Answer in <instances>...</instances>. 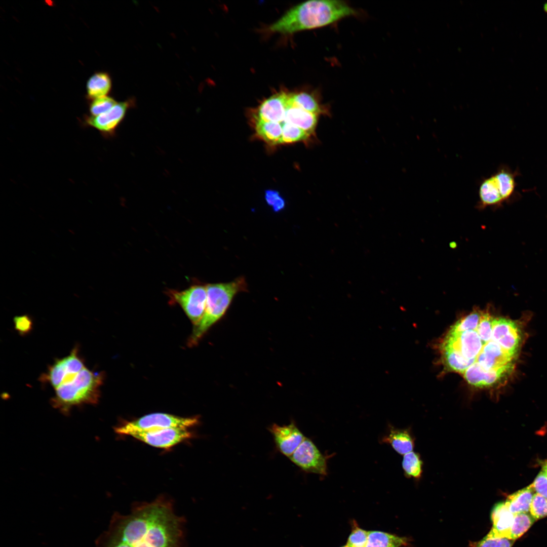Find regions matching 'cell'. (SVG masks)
<instances>
[{"instance_id": "1", "label": "cell", "mask_w": 547, "mask_h": 547, "mask_svg": "<svg viewBox=\"0 0 547 547\" xmlns=\"http://www.w3.org/2000/svg\"><path fill=\"white\" fill-rule=\"evenodd\" d=\"M185 519L171 500L160 496L138 502L129 513H114L96 547H184Z\"/></svg>"}, {"instance_id": "13", "label": "cell", "mask_w": 547, "mask_h": 547, "mask_svg": "<svg viewBox=\"0 0 547 547\" xmlns=\"http://www.w3.org/2000/svg\"><path fill=\"white\" fill-rule=\"evenodd\" d=\"M270 431L279 451L289 457L305 438L302 433L293 423L286 425L273 424Z\"/></svg>"}, {"instance_id": "3", "label": "cell", "mask_w": 547, "mask_h": 547, "mask_svg": "<svg viewBox=\"0 0 547 547\" xmlns=\"http://www.w3.org/2000/svg\"><path fill=\"white\" fill-rule=\"evenodd\" d=\"M103 380L102 373L94 372L85 367L72 380L55 389L52 405L67 414L74 406L97 404Z\"/></svg>"}, {"instance_id": "30", "label": "cell", "mask_w": 547, "mask_h": 547, "mask_svg": "<svg viewBox=\"0 0 547 547\" xmlns=\"http://www.w3.org/2000/svg\"><path fill=\"white\" fill-rule=\"evenodd\" d=\"M368 535L369 531L360 528L354 521L346 544L349 547H366Z\"/></svg>"}, {"instance_id": "25", "label": "cell", "mask_w": 547, "mask_h": 547, "mask_svg": "<svg viewBox=\"0 0 547 547\" xmlns=\"http://www.w3.org/2000/svg\"><path fill=\"white\" fill-rule=\"evenodd\" d=\"M535 521L533 517L528 513L515 514L508 538L513 540L518 538L528 530Z\"/></svg>"}, {"instance_id": "15", "label": "cell", "mask_w": 547, "mask_h": 547, "mask_svg": "<svg viewBox=\"0 0 547 547\" xmlns=\"http://www.w3.org/2000/svg\"><path fill=\"white\" fill-rule=\"evenodd\" d=\"M319 116L294 105L290 102L289 96L283 122L297 126L311 137L315 135Z\"/></svg>"}, {"instance_id": "33", "label": "cell", "mask_w": 547, "mask_h": 547, "mask_svg": "<svg viewBox=\"0 0 547 547\" xmlns=\"http://www.w3.org/2000/svg\"><path fill=\"white\" fill-rule=\"evenodd\" d=\"M514 541L506 538H489L486 536L476 547H511Z\"/></svg>"}, {"instance_id": "21", "label": "cell", "mask_w": 547, "mask_h": 547, "mask_svg": "<svg viewBox=\"0 0 547 547\" xmlns=\"http://www.w3.org/2000/svg\"><path fill=\"white\" fill-rule=\"evenodd\" d=\"M531 485L510 495L506 500L510 511L514 515L528 513L534 494Z\"/></svg>"}, {"instance_id": "31", "label": "cell", "mask_w": 547, "mask_h": 547, "mask_svg": "<svg viewBox=\"0 0 547 547\" xmlns=\"http://www.w3.org/2000/svg\"><path fill=\"white\" fill-rule=\"evenodd\" d=\"M530 515L536 520L547 516V499L535 493L530 506Z\"/></svg>"}, {"instance_id": "2", "label": "cell", "mask_w": 547, "mask_h": 547, "mask_svg": "<svg viewBox=\"0 0 547 547\" xmlns=\"http://www.w3.org/2000/svg\"><path fill=\"white\" fill-rule=\"evenodd\" d=\"M357 12L343 1L314 0L299 4L289 9L271 24V33L292 34L333 24L355 15Z\"/></svg>"}, {"instance_id": "9", "label": "cell", "mask_w": 547, "mask_h": 547, "mask_svg": "<svg viewBox=\"0 0 547 547\" xmlns=\"http://www.w3.org/2000/svg\"><path fill=\"white\" fill-rule=\"evenodd\" d=\"M291 460L303 471L322 475L327 474L325 456L309 439L305 438L291 456Z\"/></svg>"}, {"instance_id": "36", "label": "cell", "mask_w": 547, "mask_h": 547, "mask_svg": "<svg viewBox=\"0 0 547 547\" xmlns=\"http://www.w3.org/2000/svg\"><path fill=\"white\" fill-rule=\"evenodd\" d=\"M286 205L284 199L280 196L272 206V210L275 212H278L283 210Z\"/></svg>"}, {"instance_id": "26", "label": "cell", "mask_w": 547, "mask_h": 547, "mask_svg": "<svg viewBox=\"0 0 547 547\" xmlns=\"http://www.w3.org/2000/svg\"><path fill=\"white\" fill-rule=\"evenodd\" d=\"M483 310L475 309L467 316L458 320L453 325L448 332L456 333L467 330L476 329L480 321Z\"/></svg>"}, {"instance_id": "24", "label": "cell", "mask_w": 547, "mask_h": 547, "mask_svg": "<svg viewBox=\"0 0 547 547\" xmlns=\"http://www.w3.org/2000/svg\"><path fill=\"white\" fill-rule=\"evenodd\" d=\"M422 466L423 462L418 453L412 451L404 455L402 467L407 477L419 479L422 473Z\"/></svg>"}, {"instance_id": "11", "label": "cell", "mask_w": 547, "mask_h": 547, "mask_svg": "<svg viewBox=\"0 0 547 547\" xmlns=\"http://www.w3.org/2000/svg\"><path fill=\"white\" fill-rule=\"evenodd\" d=\"M130 101L116 103L109 110L102 114L96 116L86 115L84 118V124L97 130L104 136H113L132 105Z\"/></svg>"}, {"instance_id": "5", "label": "cell", "mask_w": 547, "mask_h": 547, "mask_svg": "<svg viewBox=\"0 0 547 547\" xmlns=\"http://www.w3.org/2000/svg\"><path fill=\"white\" fill-rule=\"evenodd\" d=\"M198 417H184L165 413H153L136 419L125 421L115 427V432L121 435H128L133 432H145L167 428H189L198 423Z\"/></svg>"}, {"instance_id": "37", "label": "cell", "mask_w": 547, "mask_h": 547, "mask_svg": "<svg viewBox=\"0 0 547 547\" xmlns=\"http://www.w3.org/2000/svg\"><path fill=\"white\" fill-rule=\"evenodd\" d=\"M543 470L547 473V461L544 463L543 466Z\"/></svg>"}, {"instance_id": "34", "label": "cell", "mask_w": 547, "mask_h": 547, "mask_svg": "<svg viewBox=\"0 0 547 547\" xmlns=\"http://www.w3.org/2000/svg\"><path fill=\"white\" fill-rule=\"evenodd\" d=\"M533 491L547 499V473L541 471L530 485Z\"/></svg>"}, {"instance_id": "22", "label": "cell", "mask_w": 547, "mask_h": 547, "mask_svg": "<svg viewBox=\"0 0 547 547\" xmlns=\"http://www.w3.org/2000/svg\"><path fill=\"white\" fill-rule=\"evenodd\" d=\"M407 541L405 537L380 531H370L366 547H402Z\"/></svg>"}, {"instance_id": "18", "label": "cell", "mask_w": 547, "mask_h": 547, "mask_svg": "<svg viewBox=\"0 0 547 547\" xmlns=\"http://www.w3.org/2000/svg\"><path fill=\"white\" fill-rule=\"evenodd\" d=\"M479 205L481 209L498 204L503 201L494 175L483 179L479 189Z\"/></svg>"}, {"instance_id": "6", "label": "cell", "mask_w": 547, "mask_h": 547, "mask_svg": "<svg viewBox=\"0 0 547 547\" xmlns=\"http://www.w3.org/2000/svg\"><path fill=\"white\" fill-rule=\"evenodd\" d=\"M167 293L171 302L179 304L193 326H196L205 311L207 298L206 285H194L182 291L169 290Z\"/></svg>"}, {"instance_id": "7", "label": "cell", "mask_w": 547, "mask_h": 547, "mask_svg": "<svg viewBox=\"0 0 547 547\" xmlns=\"http://www.w3.org/2000/svg\"><path fill=\"white\" fill-rule=\"evenodd\" d=\"M134 438L151 446L169 449L193 437L189 428H167L129 434Z\"/></svg>"}, {"instance_id": "28", "label": "cell", "mask_w": 547, "mask_h": 547, "mask_svg": "<svg viewBox=\"0 0 547 547\" xmlns=\"http://www.w3.org/2000/svg\"><path fill=\"white\" fill-rule=\"evenodd\" d=\"M496 180L502 200L508 198L513 192L515 181L512 175L504 170L494 175Z\"/></svg>"}, {"instance_id": "32", "label": "cell", "mask_w": 547, "mask_h": 547, "mask_svg": "<svg viewBox=\"0 0 547 547\" xmlns=\"http://www.w3.org/2000/svg\"><path fill=\"white\" fill-rule=\"evenodd\" d=\"M16 330L21 335H25L32 329V321L28 315L16 316L13 319Z\"/></svg>"}, {"instance_id": "12", "label": "cell", "mask_w": 547, "mask_h": 547, "mask_svg": "<svg viewBox=\"0 0 547 547\" xmlns=\"http://www.w3.org/2000/svg\"><path fill=\"white\" fill-rule=\"evenodd\" d=\"M289 93L281 91L264 100L252 113V118L282 123L284 120Z\"/></svg>"}, {"instance_id": "23", "label": "cell", "mask_w": 547, "mask_h": 547, "mask_svg": "<svg viewBox=\"0 0 547 547\" xmlns=\"http://www.w3.org/2000/svg\"><path fill=\"white\" fill-rule=\"evenodd\" d=\"M442 361L448 370L463 374L472 364L456 350L447 346H441Z\"/></svg>"}, {"instance_id": "14", "label": "cell", "mask_w": 547, "mask_h": 547, "mask_svg": "<svg viewBox=\"0 0 547 547\" xmlns=\"http://www.w3.org/2000/svg\"><path fill=\"white\" fill-rule=\"evenodd\" d=\"M491 516L493 525L486 536L508 538L515 515L510 511L506 502L496 503L492 510Z\"/></svg>"}, {"instance_id": "19", "label": "cell", "mask_w": 547, "mask_h": 547, "mask_svg": "<svg viewBox=\"0 0 547 547\" xmlns=\"http://www.w3.org/2000/svg\"><path fill=\"white\" fill-rule=\"evenodd\" d=\"M111 88V80L105 72H96L90 77L86 84L87 98L92 100L105 96Z\"/></svg>"}, {"instance_id": "20", "label": "cell", "mask_w": 547, "mask_h": 547, "mask_svg": "<svg viewBox=\"0 0 547 547\" xmlns=\"http://www.w3.org/2000/svg\"><path fill=\"white\" fill-rule=\"evenodd\" d=\"M289 100L294 105L318 115L328 112L315 96L306 92L289 93Z\"/></svg>"}, {"instance_id": "16", "label": "cell", "mask_w": 547, "mask_h": 547, "mask_svg": "<svg viewBox=\"0 0 547 547\" xmlns=\"http://www.w3.org/2000/svg\"><path fill=\"white\" fill-rule=\"evenodd\" d=\"M382 441L389 444L401 455L412 451L414 447V438L409 428H397L390 425L388 432Z\"/></svg>"}, {"instance_id": "10", "label": "cell", "mask_w": 547, "mask_h": 547, "mask_svg": "<svg viewBox=\"0 0 547 547\" xmlns=\"http://www.w3.org/2000/svg\"><path fill=\"white\" fill-rule=\"evenodd\" d=\"M492 339L512 357L518 356L521 342V335L517 324L504 318H494Z\"/></svg>"}, {"instance_id": "35", "label": "cell", "mask_w": 547, "mask_h": 547, "mask_svg": "<svg viewBox=\"0 0 547 547\" xmlns=\"http://www.w3.org/2000/svg\"><path fill=\"white\" fill-rule=\"evenodd\" d=\"M280 196L279 192L276 190L267 189L265 191V200L267 205L271 207Z\"/></svg>"}, {"instance_id": "38", "label": "cell", "mask_w": 547, "mask_h": 547, "mask_svg": "<svg viewBox=\"0 0 547 547\" xmlns=\"http://www.w3.org/2000/svg\"><path fill=\"white\" fill-rule=\"evenodd\" d=\"M341 547H349V546H348L347 544H346V545H343V546H342Z\"/></svg>"}, {"instance_id": "17", "label": "cell", "mask_w": 547, "mask_h": 547, "mask_svg": "<svg viewBox=\"0 0 547 547\" xmlns=\"http://www.w3.org/2000/svg\"><path fill=\"white\" fill-rule=\"evenodd\" d=\"M255 134L258 138L270 146L282 144L281 123L267 122L251 118Z\"/></svg>"}, {"instance_id": "8", "label": "cell", "mask_w": 547, "mask_h": 547, "mask_svg": "<svg viewBox=\"0 0 547 547\" xmlns=\"http://www.w3.org/2000/svg\"><path fill=\"white\" fill-rule=\"evenodd\" d=\"M85 367L79 355L77 347H75L69 355L57 360L42 378L55 389L69 381Z\"/></svg>"}, {"instance_id": "29", "label": "cell", "mask_w": 547, "mask_h": 547, "mask_svg": "<svg viewBox=\"0 0 547 547\" xmlns=\"http://www.w3.org/2000/svg\"><path fill=\"white\" fill-rule=\"evenodd\" d=\"M116 103L113 98L107 96L93 99L89 104L90 115L96 116L102 114L109 110Z\"/></svg>"}, {"instance_id": "27", "label": "cell", "mask_w": 547, "mask_h": 547, "mask_svg": "<svg viewBox=\"0 0 547 547\" xmlns=\"http://www.w3.org/2000/svg\"><path fill=\"white\" fill-rule=\"evenodd\" d=\"M282 127V144L305 141L311 137L300 128L286 122L281 123Z\"/></svg>"}, {"instance_id": "4", "label": "cell", "mask_w": 547, "mask_h": 547, "mask_svg": "<svg viewBox=\"0 0 547 547\" xmlns=\"http://www.w3.org/2000/svg\"><path fill=\"white\" fill-rule=\"evenodd\" d=\"M206 287L205 311L200 322L193 326L188 340L190 346L197 344L209 329L223 317L238 293L247 290V283L243 277L227 283L207 284Z\"/></svg>"}]
</instances>
